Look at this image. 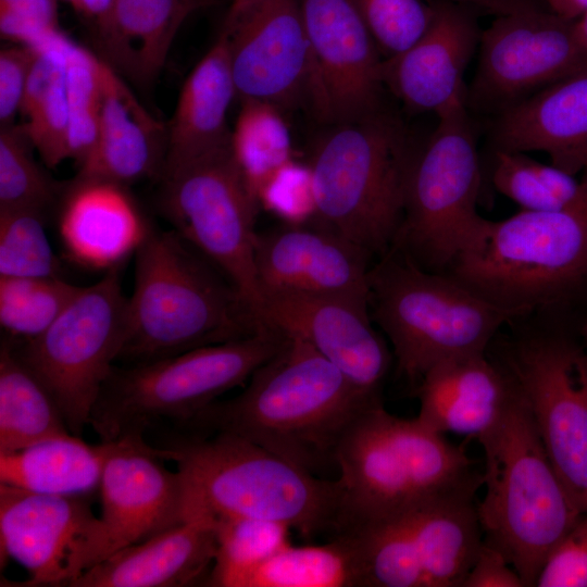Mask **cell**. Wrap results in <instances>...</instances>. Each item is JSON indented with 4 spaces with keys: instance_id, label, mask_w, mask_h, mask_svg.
Masks as SVG:
<instances>
[{
    "instance_id": "6da1fadb",
    "label": "cell",
    "mask_w": 587,
    "mask_h": 587,
    "mask_svg": "<svg viewBox=\"0 0 587 587\" xmlns=\"http://www.w3.org/2000/svg\"><path fill=\"white\" fill-rule=\"evenodd\" d=\"M378 403L310 345L284 335L279 349L239 395L216 400L178 429L232 434L316 475L336 466L346 429Z\"/></svg>"
},
{
    "instance_id": "7a4b0ae2",
    "label": "cell",
    "mask_w": 587,
    "mask_h": 587,
    "mask_svg": "<svg viewBox=\"0 0 587 587\" xmlns=\"http://www.w3.org/2000/svg\"><path fill=\"white\" fill-rule=\"evenodd\" d=\"M261 329L217 267L174 229L150 227L135 253L134 289L118 360L149 362Z\"/></svg>"
},
{
    "instance_id": "3957f363",
    "label": "cell",
    "mask_w": 587,
    "mask_h": 587,
    "mask_svg": "<svg viewBox=\"0 0 587 587\" xmlns=\"http://www.w3.org/2000/svg\"><path fill=\"white\" fill-rule=\"evenodd\" d=\"M342 491L341 533L442 498L473 495L483 473L463 447L417 416L390 414L382 403L362 411L336 454Z\"/></svg>"
},
{
    "instance_id": "277c9868",
    "label": "cell",
    "mask_w": 587,
    "mask_h": 587,
    "mask_svg": "<svg viewBox=\"0 0 587 587\" xmlns=\"http://www.w3.org/2000/svg\"><path fill=\"white\" fill-rule=\"evenodd\" d=\"M183 474L188 513L278 522L304 537L341 532L342 491L241 437L178 434L157 446Z\"/></svg>"
},
{
    "instance_id": "5b68a950",
    "label": "cell",
    "mask_w": 587,
    "mask_h": 587,
    "mask_svg": "<svg viewBox=\"0 0 587 587\" xmlns=\"http://www.w3.org/2000/svg\"><path fill=\"white\" fill-rule=\"evenodd\" d=\"M309 161L316 213L313 221L383 257L396 243L407 182L416 151L402 118L383 108L329 124Z\"/></svg>"
},
{
    "instance_id": "8992f818",
    "label": "cell",
    "mask_w": 587,
    "mask_h": 587,
    "mask_svg": "<svg viewBox=\"0 0 587 587\" xmlns=\"http://www.w3.org/2000/svg\"><path fill=\"white\" fill-rule=\"evenodd\" d=\"M485 495L476 503L484 539L499 549L525 587L582 513L539 436L520 389L498 424L478 439Z\"/></svg>"
},
{
    "instance_id": "52a82bcc",
    "label": "cell",
    "mask_w": 587,
    "mask_h": 587,
    "mask_svg": "<svg viewBox=\"0 0 587 587\" xmlns=\"http://www.w3.org/2000/svg\"><path fill=\"white\" fill-rule=\"evenodd\" d=\"M573 204L483 218L448 275L516 317L554 304L587 282V172Z\"/></svg>"
},
{
    "instance_id": "ba28073f",
    "label": "cell",
    "mask_w": 587,
    "mask_h": 587,
    "mask_svg": "<svg viewBox=\"0 0 587 587\" xmlns=\"http://www.w3.org/2000/svg\"><path fill=\"white\" fill-rule=\"evenodd\" d=\"M369 308L390 340L399 372L415 385L440 362L485 352L516 317L450 275L421 267L397 247L370 268Z\"/></svg>"
},
{
    "instance_id": "9c48e42d",
    "label": "cell",
    "mask_w": 587,
    "mask_h": 587,
    "mask_svg": "<svg viewBox=\"0 0 587 587\" xmlns=\"http://www.w3.org/2000/svg\"><path fill=\"white\" fill-rule=\"evenodd\" d=\"M273 328L176 355L112 369L90 415L100 441L142 435L161 422L176 428L241 385L282 346Z\"/></svg>"
},
{
    "instance_id": "30bf717a",
    "label": "cell",
    "mask_w": 587,
    "mask_h": 587,
    "mask_svg": "<svg viewBox=\"0 0 587 587\" xmlns=\"http://www.w3.org/2000/svg\"><path fill=\"white\" fill-rule=\"evenodd\" d=\"M437 118L414 153L394 247L421 267L442 273L484 217L476 210L482 172L474 116L461 104Z\"/></svg>"
},
{
    "instance_id": "8fae6325",
    "label": "cell",
    "mask_w": 587,
    "mask_h": 587,
    "mask_svg": "<svg viewBox=\"0 0 587 587\" xmlns=\"http://www.w3.org/2000/svg\"><path fill=\"white\" fill-rule=\"evenodd\" d=\"M127 301L120 267L80 287L58 319L26 341L5 338L58 403L70 432L89 426L99 394L121 354L127 329Z\"/></svg>"
},
{
    "instance_id": "7c38bea8",
    "label": "cell",
    "mask_w": 587,
    "mask_h": 587,
    "mask_svg": "<svg viewBox=\"0 0 587 587\" xmlns=\"http://www.w3.org/2000/svg\"><path fill=\"white\" fill-rule=\"evenodd\" d=\"M161 180L164 217L228 278L258 323L266 327L254 263V222L260 205L229 146L164 174Z\"/></svg>"
},
{
    "instance_id": "4fadbf2b",
    "label": "cell",
    "mask_w": 587,
    "mask_h": 587,
    "mask_svg": "<svg viewBox=\"0 0 587 587\" xmlns=\"http://www.w3.org/2000/svg\"><path fill=\"white\" fill-rule=\"evenodd\" d=\"M347 532L355 541L362 587H462L484 539L472 495Z\"/></svg>"
},
{
    "instance_id": "5bb4252c",
    "label": "cell",
    "mask_w": 587,
    "mask_h": 587,
    "mask_svg": "<svg viewBox=\"0 0 587 587\" xmlns=\"http://www.w3.org/2000/svg\"><path fill=\"white\" fill-rule=\"evenodd\" d=\"M546 451L573 503L587 511V352L572 339L533 333L508 350Z\"/></svg>"
},
{
    "instance_id": "9a60e30c",
    "label": "cell",
    "mask_w": 587,
    "mask_h": 587,
    "mask_svg": "<svg viewBox=\"0 0 587 587\" xmlns=\"http://www.w3.org/2000/svg\"><path fill=\"white\" fill-rule=\"evenodd\" d=\"M573 23L545 7L496 16L480 35L470 113L488 120L587 66Z\"/></svg>"
},
{
    "instance_id": "2e32d148",
    "label": "cell",
    "mask_w": 587,
    "mask_h": 587,
    "mask_svg": "<svg viewBox=\"0 0 587 587\" xmlns=\"http://www.w3.org/2000/svg\"><path fill=\"white\" fill-rule=\"evenodd\" d=\"M100 517L88 496H58L0 484L1 563L12 559L24 586H70L101 561Z\"/></svg>"
},
{
    "instance_id": "e0dca14e",
    "label": "cell",
    "mask_w": 587,
    "mask_h": 587,
    "mask_svg": "<svg viewBox=\"0 0 587 587\" xmlns=\"http://www.w3.org/2000/svg\"><path fill=\"white\" fill-rule=\"evenodd\" d=\"M311 54L310 105L329 124L384 108L378 46L354 0H301Z\"/></svg>"
},
{
    "instance_id": "ac0fdd59",
    "label": "cell",
    "mask_w": 587,
    "mask_h": 587,
    "mask_svg": "<svg viewBox=\"0 0 587 587\" xmlns=\"http://www.w3.org/2000/svg\"><path fill=\"white\" fill-rule=\"evenodd\" d=\"M111 442L99 484L101 561L188 519L183 474L170 471L142 435Z\"/></svg>"
},
{
    "instance_id": "d6986e66",
    "label": "cell",
    "mask_w": 587,
    "mask_h": 587,
    "mask_svg": "<svg viewBox=\"0 0 587 587\" xmlns=\"http://www.w3.org/2000/svg\"><path fill=\"white\" fill-rule=\"evenodd\" d=\"M222 28L239 99L262 100L283 112L309 102L311 54L301 0H259Z\"/></svg>"
},
{
    "instance_id": "ffe728a7",
    "label": "cell",
    "mask_w": 587,
    "mask_h": 587,
    "mask_svg": "<svg viewBox=\"0 0 587 587\" xmlns=\"http://www.w3.org/2000/svg\"><path fill=\"white\" fill-rule=\"evenodd\" d=\"M370 259L355 243L315 221L284 223L257 233L254 240L263 296L340 297L369 304Z\"/></svg>"
},
{
    "instance_id": "44dd1931",
    "label": "cell",
    "mask_w": 587,
    "mask_h": 587,
    "mask_svg": "<svg viewBox=\"0 0 587 587\" xmlns=\"http://www.w3.org/2000/svg\"><path fill=\"white\" fill-rule=\"evenodd\" d=\"M263 300L266 327L303 340L358 388L380 399L391 353L371 324L367 303L295 294H265Z\"/></svg>"
},
{
    "instance_id": "7402d4cb",
    "label": "cell",
    "mask_w": 587,
    "mask_h": 587,
    "mask_svg": "<svg viewBox=\"0 0 587 587\" xmlns=\"http://www.w3.org/2000/svg\"><path fill=\"white\" fill-rule=\"evenodd\" d=\"M475 11L449 0L435 2L426 30L405 50L384 58L380 78L411 113H435L465 104V70L479 46Z\"/></svg>"
},
{
    "instance_id": "603a6c76",
    "label": "cell",
    "mask_w": 587,
    "mask_h": 587,
    "mask_svg": "<svg viewBox=\"0 0 587 587\" xmlns=\"http://www.w3.org/2000/svg\"><path fill=\"white\" fill-rule=\"evenodd\" d=\"M492 150L544 151L551 164L587 172V66L488 118Z\"/></svg>"
},
{
    "instance_id": "cb8c5ba5",
    "label": "cell",
    "mask_w": 587,
    "mask_h": 587,
    "mask_svg": "<svg viewBox=\"0 0 587 587\" xmlns=\"http://www.w3.org/2000/svg\"><path fill=\"white\" fill-rule=\"evenodd\" d=\"M60 204L63 247L74 262L90 270L120 267L151 227L126 186L110 180L75 177Z\"/></svg>"
},
{
    "instance_id": "d4e9b609",
    "label": "cell",
    "mask_w": 587,
    "mask_h": 587,
    "mask_svg": "<svg viewBox=\"0 0 587 587\" xmlns=\"http://www.w3.org/2000/svg\"><path fill=\"white\" fill-rule=\"evenodd\" d=\"M519 391L505 365L485 352L446 360L432 367L416 385L417 417L439 433L479 439L491 430Z\"/></svg>"
},
{
    "instance_id": "484cf974",
    "label": "cell",
    "mask_w": 587,
    "mask_h": 587,
    "mask_svg": "<svg viewBox=\"0 0 587 587\" xmlns=\"http://www.w3.org/2000/svg\"><path fill=\"white\" fill-rule=\"evenodd\" d=\"M216 549L214 519L192 512L183 523L115 551L70 587H180L207 583Z\"/></svg>"
},
{
    "instance_id": "4316f807",
    "label": "cell",
    "mask_w": 587,
    "mask_h": 587,
    "mask_svg": "<svg viewBox=\"0 0 587 587\" xmlns=\"http://www.w3.org/2000/svg\"><path fill=\"white\" fill-rule=\"evenodd\" d=\"M102 109L98 138L76 177L124 186L160 176L166 153V125L136 98L126 79L100 57Z\"/></svg>"
},
{
    "instance_id": "83f0119b",
    "label": "cell",
    "mask_w": 587,
    "mask_h": 587,
    "mask_svg": "<svg viewBox=\"0 0 587 587\" xmlns=\"http://www.w3.org/2000/svg\"><path fill=\"white\" fill-rule=\"evenodd\" d=\"M237 90L228 34L222 28L209 51L193 66L166 124V153L161 177L202 155L229 146L227 112Z\"/></svg>"
},
{
    "instance_id": "f1b7e54d",
    "label": "cell",
    "mask_w": 587,
    "mask_h": 587,
    "mask_svg": "<svg viewBox=\"0 0 587 587\" xmlns=\"http://www.w3.org/2000/svg\"><path fill=\"white\" fill-rule=\"evenodd\" d=\"M216 0H115L96 28L101 50L122 77L140 89L159 78L175 37L196 11Z\"/></svg>"
},
{
    "instance_id": "f546056e",
    "label": "cell",
    "mask_w": 587,
    "mask_h": 587,
    "mask_svg": "<svg viewBox=\"0 0 587 587\" xmlns=\"http://www.w3.org/2000/svg\"><path fill=\"white\" fill-rule=\"evenodd\" d=\"M111 442L67 435L0 453V484L33 492L88 496L99 488Z\"/></svg>"
},
{
    "instance_id": "4dcf8cb0",
    "label": "cell",
    "mask_w": 587,
    "mask_h": 587,
    "mask_svg": "<svg viewBox=\"0 0 587 587\" xmlns=\"http://www.w3.org/2000/svg\"><path fill=\"white\" fill-rule=\"evenodd\" d=\"M54 398L2 338L0 347V453L71 435ZM73 435V434H72Z\"/></svg>"
},
{
    "instance_id": "1f68e13d",
    "label": "cell",
    "mask_w": 587,
    "mask_h": 587,
    "mask_svg": "<svg viewBox=\"0 0 587 587\" xmlns=\"http://www.w3.org/2000/svg\"><path fill=\"white\" fill-rule=\"evenodd\" d=\"M234 587H362L354 538L346 532L326 544H289L242 574Z\"/></svg>"
},
{
    "instance_id": "d6a6232c",
    "label": "cell",
    "mask_w": 587,
    "mask_h": 587,
    "mask_svg": "<svg viewBox=\"0 0 587 587\" xmlns=\"http://www.w3.org/2000/svg\"><path fill=\"white\" fill-rule=\"evenodd\" d=\"M229 148L248 188L258 200L263 183L292 159V141L284 112L272 103L241 98Z\"/></svg>"
},
{
    "instance_id": "836d02e7",
    "label": "cell",
    "mask_w": 587,
    "mask_h": 587,
    "mask_svg": "<svg viewBox=\"0 0 587 587\" xmlns=\"http://www.w3.org/2000/svg\"><path fill=\"white\" fill-rule=\"evenodd\" d=\"M22 126L0 127V210H22L46 217L65 187L52 179L33 154Z\"/></svg>"
},
{
    "instance_id": "e575fe53",
    "label": "cell",
    "mask_w": 587,
    "mask_h": 587,
    "mask_svg": "<svg viewBox=\"0 0 587 587\" xmlns=\"http://www.w3.org/2000/svg\"><path fill=\"white\" fill-rule=\"evenodd\" d=\"M82 286L63 277H0V325L13 341L42 334Z\"/></svg>"
},
{
    "instance_id": "d590c367",
    "label": "cell",
    "mask_w": 587,
    "mask_h": 587,
    "mask_svg": "<svg viewBox=\"0 0 587 587\" xmlns=\"http://www.w3.org/2000/svg\"><path fill=\"white\" fill-rule=\"evenodd\" d=\"M216 555L208 577L209 586L234 587L246 572L290 544V527L273 521L242 517H213Z\"/></svg>"
},
{
    "instance_id": "8d00e7d4",
    "label": "cell",
    "mask_w": 587,
    "mask_h": 587,
    "mask_svg": "<svg viewBox=\"0 0 587 587\" xmlns=\"http://www.w3.org/2000/svg\"><path fill=\"white\" fill-rule=\"evenodd\" d=\"M64 73L70 116L68 159L78 166L98 138L102 109L100 57L70 39Z\"/></svg>"
},
{
    "instance_id": "74e56055",
    "label": "cell",
    "mask_w": 587,
    "mask_h": 587,
    "mask_svg": "<svg viewBox=\"0 0 587 587\" xmlns=\"http://www.w3.org/2000/svg\"><path fill=\"white\" fill-rule=\"evenodd\" d=\"M45 223L35 212L0 210V277H62Z\"/></svg>"
},
{
    "instance_id": "f35d334b",
    "label": "cell",
    "mask_w": 587,
    "mask_h": 587,
    "mask_svg": "<svg viewBox=\"0 0 587 587\" xmlns=\"http://www.w3.org/2000/svg\"><path fill=\"white\" fill-rule=\"evenodd\" d=\"M383 58L397 54L428 27L435 2L428 0H354Z\"/></svg>"
},
{
    "instance_id": "ab89813d",
    "label": "cell",
    "mask_w": 587,
    "mask_h": 587,
    "mask_svg": "<svg viewBox=\"0 0 587 587\" xmlns=\"http://www.w3.org/2000/svg\"><path fill=\"white\" fill-rule=\"evenodd\" d=\"M65 64L45 95L22 116V126L47 167L68 160L70 116L65 87Z\"/></svg>"
},
{
    "instance_id": "60d3db41",
    "label": "cell",
    "mask_w": 587,
    "mask_h": 587,
    "mask_svg": "<svg viewBox=\"0 0 587 587\" xmlns=\"http://www.w3.org/2000/svg\"><path fill=\"white\" fill-rule=\"evenodd\" d=\"M259 205L287 224L313 221L316 213L312 172L309 164L291 159L260 187Z\"/></svg>"
},
{
    "instance_id": "b9f144b4",
    "label": "cell",
    "mask_w": 587,
    "mask_h": 587,
    "mask_svg": "<svg viewBox=\"0 0 587 587\" xmlns=\"http://www.w3.org/2000/svg\"><path fill=\"white\" fill-rule=\"evenodd\" d=\"M491 182L495 188L524 211H550L563 207L541 183L523 152L494 150Z\"/></svg>"
},
{
    "instance_id": "7bdbcfd3",
    "label": "cell",
    "mask_w": 587,
    "mask_h": 587,
    "mask_svg": "<svg viewBox=\"0 0 587 587\" xmlns=\"http://www.w3.org/2000/svg\"><path fill=\"white\" fill-rule=\"evenodd\" d=\"M61 33L58 0H0L3 39L39 50Z\"/></svg>"
},
{
    "instance_id": "ee69618b",
    "label": "cell",
    "mask_w": 587,
    "mask_h": 587,
    "mask_svg": "<svg viewBox=\"0 0 587 587\" xmlns=\"http://www.w3.org/2000/svg\"><path fill=\"white\" fill-rule=\"evenodd\" d=\"M536 587H587V511L549 554Z\"/></svg>"
},
{
    "instance_id": "f6af8a7d",
    "label": "cell",
    "mask_w": 587,
    "mask_h": 587,
    "mask_svg": "<svg viewBox=\"0 0 587 587\" xmlns=\"http://www.w3.org/2000/svg\"><path fill=\"white\" fill-rule=\"evenodd\" d=\"M37 50L13 43L0 50V124L10 125L21 112Z\"/></svg>"
},
{
    "instance_id": "bcb514c9",
    "label": "cell",
    "mask_w": 587,
    "mask_h": 587,
    "mask_svg": "<svg viewBox=\"0 0 587 587\" xmlns=\"http://www.w3.org/2000/svg\"><path fill=\"white\" fill-rule=\"evenodd\" d=\"M462 587H525L505 555L483 539Z\"/></svg>"
},
{
    "instance_id": "7dc6e473",
    "label": "cell",
    "mask_w": 587,
    "mask_h": 587,
    "mask_svg": "<svg viewBox=\"0 0 587 587\" xmlns=\"http://www.w3.org/2000/svg\"><path fill=\"white\" fill-rule=\"evenodd\" d=\"M477 10L492 13L496 16L511 14L517 11L545 7L541 0H449ZM546 8V7H545Z\"/></svg>"
},
{
    "instance_id": "c3c4849f",
    "label": "cell",
    "mask_w": 587,
    "mask_h": 587,
    "mask_svg": "<svg viewBox=\"0 0 587 587\" xmlns=\"http://www.w3.org/2000/svg\"><path fill=\"white\" fill-rule=\"evenodd\" d=\"M115 0H78L74 8L98 28L110 15Z\"/></svg>"
},
{
    "instance_id": "681fc988",
    "label": "cell",
    "mask_w": 587,
    "mask_h": 587,
    "mask_svg": "<svg viewBox=\"0 0 587 587\" xmlns=\"http://www.w3.org/2000/svg\"><path fill=\"white\" fill-rule=\"evenodd\" d=\"M545 7L559 17L575 22L587 10V0H541Z\"/></svg>"
},
{
    "instance_id": "f907efd6",
    "label": "cell",
    "mask_w": 587,
    "mask_h": 587,
    "mask_svg": "<svg viewBox=\"0 0 587 587\" xmlns=\"http://www.w3.org/2000/svg\"><path fill=\"white\" fill-rule=\"evenodd\" d=\"M259 0H234L227 15L225 17L224 24H230L241 17L247 13Z\"/></svg>"
},
{
    "instance_id": "816d5d0a",
    "label": "cell",
    "mask_w": 587,
    "mask_h": 587,
    "mask_svg": "<svg viewBox=\"0 0 587 587\" xmlns=\"http://www.w3.org/2000/svg\"><path fill=\"white\" fill-rule=\"evenodd\" d=\"M573 26L577 40L587 51V10L573 23Z\"/></svg>"
},
{
    "instance_id": "f5cc1de1",
    "label": "cell",
    "mask_w": 587,
    "mask_h": 587,
    "mask_svg": "<svg viewBox=\"0 0 587 587\" xmlns=\"http://www.w3.org/2000/svg\"><path fill=\"white\" fill-rule=\"evenodd\" d=\"M66 1L68 4L73 7V9L76 7L78 0H63Z\"/></svg>"
},
{
    "instance_id": "db71d44e",
    "label": "cell",
    "mask_w": 587,
    "mask_h": 587,
    "mask_svg": "<svg viewBox=\"0 0 587 587\" xmlns=\"http://www.w3.org/2000/svg\"><path fill=\"white\" fill-rule=\"evenodd\" d=\"M584 335H585V338L587 340V321H586L585 326H584Z\"/></svg>"
}]
</instances>
